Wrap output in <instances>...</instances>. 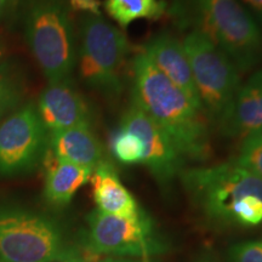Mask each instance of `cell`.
<instances>
[{"instance_id": "cell-1", "label": "cell", "mask_w": 262, "mask_h": 262, "mask_svg": "<svg viewBox=\"0 0 262 262\" xmlns=\"http://www.w3.org/2000/svg\"><path fill=\"white\" fill-rule=\"evenodd\" d=\"M131 102L168 134L183 159L203 162L210 156V123L205 113L143 52L133 61Z\"/></svg>"}, {"instance_id": "cell-2", "label": "cell", "mask_w": 262, "mask_h": 262, "mask_svg": "<svg viewBox=\"0 0 262 262\" xmlns=\"http://www.w3.org/2000/svg\"><path fill=\"white\" fill-rule=\"evenodd\" d=\"M171 15L210 39L239 72L253 70L262 58L260 28L238 0H175Z\"/></svg>"}, {"instance_id": "cell-3", "label": "cell", "mask_w": 262, "mask_h": 262, "mask_svg": "<svg viewBox=\"0 0 262 262\" xmlns=\"http://www.w3.org/2000/svg\"><path fill=\"white\" fill-rule=\"evenodd\" d=\"M26 35L49 84L67 80L77 62L74 31L64 0H32Z\"/></svg>"}, {"instance_id": "cell-4", "label": "cell", "mask_w": 262, "mask_h": 262, "mask_svg": "<svg viewBox=\"0 0 262 262\" xmlns=\"http://www.w3.org/2000/svg\"><path fill=\"white\" fill-rule=\"evenodd\" d=\"M130 45L124 32L101 15H89L81 24L79 73L84 83L108 98L124 90V67Z\"/></svg>"}, {"instance_id": "cell-5", "label": "cell", "mask_w": 262, "mask_h": 262, "mask_svg": "<svg viewBox=\"0 0 262 262\" xmlns=\"http://www.w3.org/2000/svg\"><path fill=\"white\" fill-rule=\"evenodd\" d=\"M198 91L209 123L219 125L241 89V75L233 61L208 37L189 31L182 39Z\"/></svg>"}, {"instance_id": "cell-6", "label": "cell", "mask_w": 262, "mask_h": 262, "mask_svg": "<svg viewBox=\"0 0 262 262\" xmlns=\"http://www.w3.org/2000/svg\"><path fill=\"white\" fill-rule=\"evenodd\" d=\"M186 191L206 217L231 224L232 210L242 199H262V178L235 162L181 171Z\"/></svg>"}, {"instance_id": "cell-7", "label": "cell", "mask_w": 262, "mask_h": 262, "mask_svg": "<svg viewBox=\"0 0 262 262\" xmlns=\"http://www.w3.org/2000/svg\"><path fill=\"white\" fill-rule=\"evenodd\" d=\"M72 251L57 226L44 216L0 212V262H54Z\"/></svg>"}, {"instance_id": "cell-8", "label": "cell", "mask_w": 262, "mask_h": 262, "mask_svg": "<svg viewBox=\"0 0 262 262\" xmlns=\"http://www.w3.org/2000/svg\"><path fill=\"white\" fill-rule=\"evenodd\" d=\"M88 224L93 253L147 260L165 250L145 211L136 217H120L96 209L88 216Z\"/></svg>"}, {"instance_id": "cell-9", "label": "cell", "mask_w": 262, "mask_h": 262, "mask_svg": "<svg viewBox=\"0 0 262 262\" xmlns=\"http://www.w3.org/2000/svg\"><path fill=\"white\" fill-rule=\"evenodd\" d=\"M49 133L38 111L27 104L0 124V173L32 168L48 147Z\"/></svg>"}, {"instance_id": "cell-10", "label": "cell", "mask_w": 262, "mask_h": 262, "mask_svg": "<svg viewBox=\"0 0 262 262\" xmlns=\"http://www.w3.org/2000/svg\"><path fill=\"white\" fill-rule=\"evenodd\" d=\"M120 126L135 133L145 146L142 163L160 185L168 186L181 173L183 157L171 139L139 106L131 102L123 114Z\"/></svg>"}, {"instance_id": "cell-11", "label": "cell", "mask_w": 262, "mask_h": 262, "mask_svg": "<svg viewBox=\"0 0 262 262\" xmlns=\"http://www.w3.org/2000/svg\"><path fill=\"white\" fill-rule=\"evenodd\" d=\"M37 111L49 134L91 124L89 104L67 80L49 84L39 97Z\"/></svg>"}, {"instance_id": "cell-12", "label": "cell", "mask_w": 262, "mask_h": 262, "mask_svg": "<svg viewBox=\"0 0 262 262\" xmlns=\"http://www.w3.org/2000/svg\"><path fill=\"white\" fill-rule=\"evenodd\" d=\"M142 52L149 58L157 70L162 72L173 85L187 95L196 107L203 111L201 98L193 79L191 64L180 39L168 32H162L149 39Z\"/></svg>"}, {"instance_id": "cell-13", "label": "cell", "mask_w": 262, "mask_h": 262, "mask_svg": "<svg viewBox=\"0 0 262 262\" xmlns=\"http://www.w3.org/2000/svg\"><path fill=\"white\" fill-rule=\"evenodd\" d=\"M228 137H248L262 131V71L254 73L241 86L231 107L219 123Z\"/></svg>"}, {"instance_id": "cell-14", "label": "cell", "mask_w": 262, "mask_h": 262, "mask_svg": "<svg viewBox=\"0 0 262 262\" xmlns=\"http://www.w3.org/2000/svg\"><path fill=\"white\" fill-rule=\"evenodd\" d=\"M90 181L98 211L120 217H136L143 212L134 195L120 181L110 160L103 159L98 164L94 169Z\"/></svg>"}, {"instance_id": "cell-15", "label": "cell", "mask_w": 262, "mask_h": 262, "mask_svg": "<svg viewBox=\"0 0 262 262\" xmlns=\"http://www.w3.org/2000/svg\"><path fill=\"white\" fill-rule=\"evenodd\" d=\"M49 152L57 159L95 169L104 159V150L90 125L49 134Z\"/></svg>"}, {"instance_id": "cell-16", "label": "cell", "mask_w": 262, "mask_h": 262, "mask_svg": "<svg viewBox=\"0 0 262 262\" xmlns=\"http://www.w3.org/2000/svg\"><path fill=\"white\" fill-rule=\"evenodd\" d=\"M93 171V169L64 162L57 159L50 152L47 153L45 198L54 205H67L78 189L90 181Z\"/></svg>"}, {"instance_id": "cell-17", "label": "cell", "mask_w": 262, "mask_h": 262, "mask_svg": "<svg viewBox=\"0 0 262 262\" xmlns=\"http://www.w3.org/2000/svg\"><path fill=\"white\" fill-rule=\"evenodd\" d=\"M107 14L122 28H126L136 19H156L165 11L162 0H106Z\"/></svg>"}, {"instance_id": "cell-18", "label": "cell", "mask_w": 262, "mask_h": 262, "mask_svg": "<svg viewBox=\"0 0 262 262\" xmlns=\"http://www.w3.org/2000/svg\"><path fill=\"white\" fill-rule=\"evenodd\" d=\"M111 149L118 162L127 164H141L145 153L142 140L133 131L120 126L112 137Z\"/></svg>"}, {"instance_id": "cell-19", "label": "cell", "mask_w": 262, "mask_h": 262, "mask_svg": "<svg viewBox=\"0 0 262 262\" xmlns=\"http://www.w3.org/2000/svg\"><path fill=\"white\" fill-rule=\"evenodd\" d=\"M234 162L262 178V135L260 133L245 137Z\"/></svg>"}, {"instance_id": "cell-20", "label": "cell", "mask_w": 262, "mask_h": 262, "mask_svg": "<svg viewBox=\"0 0 262 262\" xmlns=\"http://www.w3.org/2000/svg\"><path fill=\"white\" fill-rule=\"evenodd\" d=\"M231 224L245 227L262 224V199L255 195L242 199L232 210Z\"/></svg>"}, {"instance_id": "cell-21", "label": "cell", "mask_w": 262, "mask_h": 262, "mask_svg": "<svg viewBox=\"0 0 262 262\" xmlns=\"http://www.w3.org/2000/svg\"><path fill=\"white\" fill-rule=\"evenodd\" d=\"M18 98V85L5 67H0V118L16 106Z\"/></svg>"}, {"instance_id": "cell-22", "label": "cell", "mask_w": 262, "mask_h": 262, "mask_svg": "<svg viewBox=\"0 0 262 262\" xmlns=\"http://www.w3.org/2000/svg\"><path fill=\"white\" fill-rule=\"evenodd\" d=\"M232 262H262V238L238 243L229 249Z\"/></svg>"}, {"instance_id": "cell-23", "label": "cell", "mask_w": 262, "mask_h": 262, "mask_svg": "<svg viewBox=\"0 0 262 262\" xmlns=\"http://www.w3.org/2000/svg\"><path fill=\"white\" fill-rule=\"evenodd\" d=\"M70 5L77 11H85L96 16L101 15L100 0H70Z\"/></svg>"}, {"instance_id": "cell-24", "label": "cell", "mask_w": 262, "mask_h": 262, "mask_svg": "<svg viewBox=\"0 0 262 262\" xmlns=\"http://www.w3.org/2000/svg\"><path fill=\"white\" fill-rule=\"evenodd\" d=\"M249 8H250L262 22V0H243Z\"/></svg>"}, {"instance_id": "cell-25", "label": "cell", "mask_w": 262, "mask_h": 262, "mask_svg": "<svg viewBox=\"0 0 262 262\" xmlns=\"http://www.w3.org/2000/svg\"><path fill=\"white\" fill-rule=\"evenodd\" d=\"M54 262H85V261L80 256H78L77 254L72 251V253L68 254L67 256L62 257V258H60V260H56Z\"/></svg>"}, {"instance_id": "cell-26", "label": "cell", "mask_w": 262, "mask_h": 262, "mask_svg": "<svg viewBox=\"0 0 262 262\" xmlns=\"http://www.w3.org/2000/svg\"><path fill=\"white\" fill-rule=\"evenodd\" d=\"M100 262H145V261H137V260H134V258H130V257H113V256H110V257L104 258V260L100 261Z\"/></svg>"}, {"instance_id": "cell-27", "label": "cell", "mask_w": 262, "mask_h": 262, "mask_svg": "<svg viewBox=\"0 0 262 262\" xmlns=\"http://www.w3.org/2000/svg\"><path fill=\"white\" fill-rule=\"evenodd\" d=\"M9 0H0V16H2L3 11H4L6 4H8Z\"/></svg>"}, {"instance_id": "cell-28", "label": "cell", "mask_w": 262, "mask_h": 262, "mask_svg": "<svg viewBox=\"0 0 262 262\" xmlns=\"http://www.w3.org/2000/svg\"><path fill=\"white\" fill-rule=\"evenodd\" d=\"M199 262H212V261H209V260H204V261H199Z\"/></svg>"}, {"instance_id": "cell-29", "label": "cell", "mask_w": 262, "mask_h": 262, "mask_svg": "<svg viewBox=\"0 0 262 262\" xmlns=\"http://www.w3.org/2000/svg\"><path fill=\"white\" fill-rule=\"evenodd\" d=\"M260 134H261V135H262V131H261V133H260Z\"/></svg>"}]
</instances>
